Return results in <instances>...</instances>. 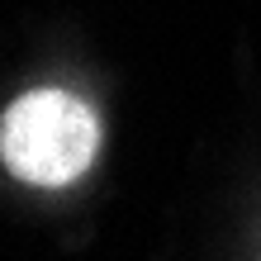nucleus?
<instances>
[{"mask_svg": "<svg viewBox=\"0 0 261 261\" xmlns=\"http://www.w3.org/2000/svg\"><path fill=\"white\" fill-rule=\"evenodd\" d=\"M100 152V119L67 90H29L0 119V157L29 186H71Z\"/></svg>", "mask_w": 261, "mask_h": 261, "instance_id": "nucleus-1", "label": "nucleus"}]
</instances>
